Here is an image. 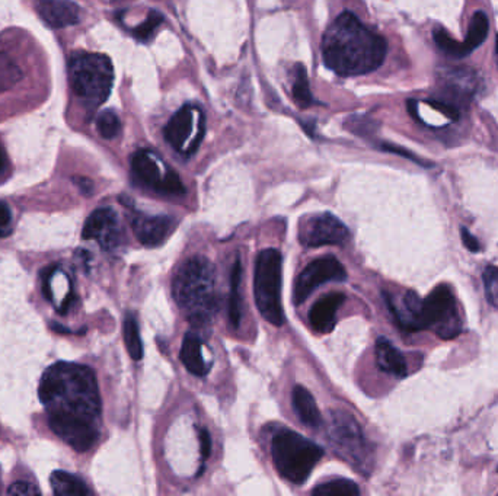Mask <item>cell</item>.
Masks as SVG:
<instances>
[{
	"label": "cell",
	"mask_w": 498,
	"mask_h": 496,
	"mask_svg": "<svg viewBox=\"0 0 498 496\" xmlns=\"http://www.w3.org/2000/svg\"><path fill=\"white\" fill-rule=\"evenodd\" d=\"M75 182L85 195H89V194L92 193L94 186H92V182L87 179V178H75Z\"/></svg>",
	"instance_id": "38"
},
{
	"label": "cell",
	"mask_w": 498,
	"mask_h": 496,
	"mask_svg": "<svg viewBox=\"0 0 498 496\" xmlns=\"http://www.w3.org/2000/svg\"><path fill=\"white\" fill-rule=\"evenodd\" d=\"M461 233H462L463 244L469 249L470 252H479V251H481V244H479V242L477 241V237L470 235L468 228L462 227Z\"/></svg>",
	"instance_id": "37"
},
{
	"label": "cell",
	"mask_w": 498,
	"mask_h": 496,
	"mask_svg": "<svg viewBox=\"0 0 498 496\" xmlns=\"http://www.w3.org/2000/svg\"><path fill=\"white\" fill-rule=\"evenodd\" d=\"M382 150H386V152H391V153L400 154V156L410 159V161H415V163H419V165L421 166H431V163L421 161V159L414 156L411 152H408V150L405 149H401V147L398 146H392V145H384V146H382Z\"/></svg>",
	"instance_id": "35"
},
{
	"label": "cell",
	"mask_w": 498,
	"mask_h": 496,
	"mask_svg": "<svg viewBox=\"0 0 498 496\" xmlns=\"http://www.w3.org/2000/svg\"><path fill=\"white\" fill-rule=\"evenodd\" d=\"M433 37H435L436 44L440 48V52L444 53L449 57H453V59L467 57L468 53L463 47V43H459V41L451 38V36L443 28H436Z\"/></svg>",
	"instance_id": "28"
},
{
	"label": "cell",
	"mask_w": 498,
	"mask_h": 496,
	"mask_svg": "<svg viewBox=\"0 0 498 496\" xmlns=\"http://www.w3.org/2000/svg\"><path fill=\"white\" fill-rule=\"evenodd\" d=\"M37 13L52 28H68L80 22V8L73 0H36Z\"/></svg>",
	"instance_id": "14"
},
{
	"label": "cell",
	"mask_w": 498,
	"mask_h": 496,
	"mask_svg": "<svg viewBox=\"0 0 498 496\" xmlns=\"http://www.w3.org/2000/svg\"><path fill=\"white\" fill-rule=\"evenodd\" d=\"M71 91L89 107L107 101L114 82V68L107 55L98 53H75L69 62Z\"/></svg>",
	"instance_id": "4"
},
{
	"label": "cell",
	"mask_w": 498,
	"mask_h": 496,
	"mask_svg": "<svg viewBox=\"0 0 498 496\" xmlns=\"http://www.w3.org/2000/svg\"><path fill=\"white\" fill-rule=\"evenodd\" d=\"M293 408L304 426L318 428L322 424L317 401L306 387L295 386L292 393Z\"/></svg>",
	"instance_id": "20"
},
{
	"label": "cell",
	"mask_w": 498,
	"mask_h": 496,
	"mask_svg": "<svg viewBox=\"0 0 498 496\" xmlns=\"http://www.w3.org/2000/svg\"><path fill=\"white\" fill-rule=\"evenodd\" d=\"M347 278V271L336 256H322L301 272L295 284L293 302L302 304L320 285L325 283H341Z\"/></svg>",
	"instance_id": "9"
},
{
	"label": "cell",
	"mask_w": 498,
	"mask_h": 496,
	"mask_svg": "<svg viewBox=\"0 0 498 496\" xmlns=\"http://www.w3.org/2000/svg\"><path fill=\"white\" fill-rule=\"evenodd\" d=\"M124 343L131 359L140 361L143 357V343L140 338V329H138L137 320L135 316L127 315L124 319Z\"/></svg>",
	"instance_id": "24"
},
{
	"label": "cell",
	"mask_w": 498,
	"mask_h": 496,
	"mask_svg": "<svg viewBox=\"0 0 498 496\" xmlns=\"http://www.w3.org/2000/svg\"><path fill=\"white\" fill-rule=\"evenodd\" d=\"M345 295L343 293H331L324 295L313 304L309 311V323L313 331L320 334H328L336 327V311L344 303Z\"/></svg>",
	"instance_id": "15"
},
{
	"label": "cell",
	"mask_w": 498,
	"mask_h": 496,
	"mask_svg": "<svg viewBox=\"0 0 498 496\" xmlns=\"http://www.w3.org/2000/svg\"><path fill=\"white\" fill-rule=\"evenodd\" d=\"M96 128H98L101 137L112 140L121 131V121H120L119 115L115 114L114 111H104L96 120Z\"/></svg>",
	"instance_id": "29"
},
{
	"label": "cell",
	"mask_w": 498,
	"mask_h": 496,
	"mask_svg": "<svg viewBox=\"0 0 498 496\" xmlns=\"http://www.w3.org/2000/svg\"><path fill=\"white\" fill-rule=\"evenodd\" d=\"M12 213L8 205L0 203V237H6L12 233Z\"/></svg>",
	"instance_id": "33"
},
{
	"label": "cell",
	"mask_w": 498,
	"mask_h": 496,
	"mask_svg": "<svg viewBox=\"0 0 498 496\" xmlns=\"http://www.w3.org/2000/svg\"><path fill=\"white\" fill-rule=\"evenodd\" d=\"M40 401L53 433L83 453L95 445L101 426V396L94 371L73 362H57L41 378Z\"/></svg>",
	"instance_id": "1"
},
{
	"label": "cell",
	"mask_w": 498,
	"mask_h": 496,
	"mask_svg": "<svg viewBox=\"0 0 498 496\" xmlns=\"http://www.w3.org/2000/svg\"><path fill=\"white\" fill-rule=\"evenodd\" d=\"M6 166H8V159H6L4 147L0 145V175L4 174V170H6Z\"/></svg>",
	"instance_id": "39"
},
{
	"label": "cell",
	"mask_w": 498,
	"mask_h": 496,
	"mask_svg": "<svg viewBox=\"0 0 498 496\" xmlns=\"http://www.w3.org/2000/svg\"><path fill=\"white\" fill-rule=\"evenodd\" d=\"M325 429L329 444L341 459H344L363 475L370 472L373 463L372 450L369 447L356 417L343 410H332Z\"/></svg>",
	"instance_id": "6"
},
{
	"label": "cell",
	"mask_w": 498,
	"mask_h": 496,
	"mask_svg": "<svg viewBox=\"0 0 498 496\" xmlns=\"http://www.w3.org/2000/svg\"><path fill=\"white\" fill-rule=\"evenodd\" d=\"M172 293L190 322L197 327L209 323L219 309L213 264L204 256L186 260L175 274Z\"/></svg>",
	"instance_id": "3"
},
{
	"label": "cell",
	"mask_w": 498,
	"mask_h": 496,
	"mask_svg": "<svg viewBox=\"0 0 498 496\" xmlns=\"http://www.w3.org/2000/svg\"><path fill=\"white\" fill-rule=\"evenodd\" d=\"M163 16L159 12H151V15L147 16V20L143 22L142 25H138L136 28L133 34H135L136 38L140 41H147L152 38L154 32L156 31V28L162 24Z\"/></svg>",
	"instance_id": "31"
},
{
	"label": "cell",
	"mask_w": 498,
	"mask_h": 496,
	"mask_svg": "<svg viewBox=\"0 0 498 496\" xmlns=\"http://www.w3.org/2000/svg\"><path fill=\"white\" fill-rule=\"evenodd\" d=\"M186 193L181 178L175 174L174 170H168L165 175V184H163V194L170 195H182Z\"/></svg>",
	"instance_id": "32"
},
{
	"label": "cell",
	"mask_w": 498,
	"mask_h": 496,
	"mask_svg": "<svg viewBox=\"0 0 498 496\" xmlns=\"http://www.w3.org/2000/svg\"><path fill=\"white\" fill-rule=\"evenodd\" d=\"M293 98L301 108H308L312 105L313 96L309 87L308 75L302 64H296L295 68V80H293Z\"/></svg>",
	"instance_id": "26"
},
{
	"label": "cell",
	"mask_w": 498,
	"mask_h": 496,
	"mask_svg": "<svg viewBox=\"0 0 498 496\" xmlns=\"http://www.w3.org/2000/svg\"><path fill=\"white\" fill-rule=\"evenodd\" d=\"M426 329L431 327L442 339H453L462 331L456 300L447 285H437L424 300Z\"/></svg>",
	"instance_id": "8"
},
{
	"label": "cell",
	"mask_w": 498,
	"mask_h": 496,
	"mask_svg": "<svg viewBox=\"0 0 498 496\" xmlns=\"http://www.w3.org/2000/svg\"><path fill=\"white\" fill-rule=\"evenodd\" d=\"M242 264L239 256L235 260L234 269L230 272V292H229V320L230 325L237 329L242 319Z\"/></svg>",
	"instance_id": "22"
},
{
	"label": "cell",
	"mask_w": 498,
	"mask_h": 496,
	"mask_svg": "<svg viewBox=\"0 0 498 496\" xmlns=\"http://www.w3.org/2000/svg\"><path fill=\"white\" fill-rule=\"evenodd\" d=\"M495 55H497V66H498V40H497V53H495Z\"/></svg>",
	"instance_id": "40"
},
{
	"label": "cell",
	"mask_w": 498,
	"mask_h": 496,
	"mask_svg": "<svg viewBox=\"0 0 498 496\" xmlns=\"http://www.w3.org/2000/svg\"><path fill=\"white\" fill-rule=\"evenodd\" d=\"M200 453H202L203 460H206L207 457L212 453V438L207 429H200Z\"/></svg>",
	"instance_id": "36"
},
{
	"label": "cell",
	"mask_w": 498,
	"mask_h": 496,
	"mask_svg": "<svg viewBox=\"0 0 498 496\" xmlns=\"http://www.w3.org/2000/svg\"><path fill=\"white\" fill-rule=\"evenodd\" d=\"M53 492L59 496H87L91 495V491L87 484L80 481L79 477L68 472H53L50 477Z\"/></svg>",
	"instance_id": "21"
},
{
	"label": "cell",
	"mask_w": 498,
	"mask_h": 496,
	"mask_svg": "<svg viewBox=\"0 0 498 496\" xmlns=\"http://www.w3.org/2000/svg\"><path fill=\"white\" fill-rule=\"evenodd\" d=\"M181 361L191 375L204 377L209 373V364L203 357V343L195 334H187L182 341Z\"/></svg>",
	"instance_id": "19"
},
{
	"label": "cell",
	"mask_w": 498,
	"mask_h": 496,
	"mask_svg": "<svg viewBox=\"0 0 498 496\" xmlns=\"http://www.w3.org/2000/svg\"><path fill=\"white\" fill-rule=\"evenodd\" d=\"M483 278L486 300L493 308L498 309V267H486Z\"/></svg>",
	"instance_id": "30"
},
{
	"label": "cell",
	"mask_w": 498,
	"mask_h": 496,
	"mask_svg": "<svg viewBox=\"0 0 498 496\" xmlns=\"http://www.w3.org/2000/svg\"><path fill=\"white\" fill-rule=\"evenodd\" d=\"M386 41L370 31L352 12L341 13L322 38V57L340 76L368 75L386 57Z\"/></svg>",
	"instance_id": "2"
},
{
	"label": "cell",
	"mask_w": 498,
	"mask_h": 496,
	"mask_svg": "<svg viewBox=\"0 0 498 496\" xmlns=\"http://www.w3.org/2000/svg\"><path fill=\"white\" fill-rule=\"evenodd\" d=\"M178 220L170 216H137L133 220V232L140 244L149 248L162 244L174 233Z\"/></svg>",
	"instance_id": "12"
},
{
	"label": "cell",
	"mask_w": 498,
	"mask_h": 496,
	"mask_svg": "<svg viewBox=\"0 0 498 496\" xmlns=\"http://www.w3.org/2000/svg\"><path fill=\"white\" fill-rule=\"evenodd\" d=\"M281 269L283 258L277 249H265L258 253L253 277L255 303L262 318L276 327L285 322L281 306Z\"/></svg>",
	"instance_id": "7"
},
{
	"label": "cell",
	"mask_w": 498,
	"mask_h": 496,
	"mask_svg": "<svg viewBox=\"0 0 498 496\" xmlns=\"http://www.w3.org/2000/svg\"><path fill=\"white\" fill-rule=\"evenodd\" d=\"M22 79V70L6 53H0V92H8Z\"/></svg>",
	"instance_id": "25"
},
{
	"label": "cell",
	"mask_w": 498,
	"mask_h": 496,
	"mask_svg": "<svg viewBox=\"0 0 498 496\" xmlns=\"http://www.w3.org/2000/svg\"><path fill=\"white\" fill-rule=\"evenodd\" d=\"M347 226L329 213L306 217L299 226V241L306 248L343 244L348 241Z\"/></svg>",
	"instance_id": "10"
},
{
	"label": "cell",
	"mask_w": 498,
	"mask_h": 496,
	"mask_svg": "<svg viewBox=\"0 0 498 496\" xmlns=\"http://www.w3.org/2000/svg\"><path fill=\"white\" fill-rule=\"evenodd\" d=\"M83 239H94L105 251H112L121 242V226L114 210L98 209L87 217L83 226Z\"/></svg>",
	"instance_id": "11"
},
{
	"label": "cell",
	"mask_w": 498,
	"mask_h": 496,
	"mask_svg": "<svg viewBox=\"0 0 498 496\" xmlns=\"http://www.w3.org/2000/svg\"><path fill=\"white\" fill-rule=\"evenodd\" d=\"M8 493H11V495H40L41 491L34 484H28V482H15L9 488Z\"/></svg>",
	"instance_id": "34"
},
{
	"label": "cell",
	"mask_w": 498,
	"mask_h": 496,
	"mask_svg": "<svg viewBox=\"0 0 498 496\" xmlns=\"http://www.w3.org/2000/svg\"><path fill=\"white\" fill-rule=\"evenodd\" d=\"M488 29H490V24H488V18H486V13L483 11L475 12L472 21H470L469 28H468L467 40L463 41V47L467 50L468 55L486 41Z\"/></svg>",
	"instance_id": "23"
},
{
	"label": "cell",
	"mask_w": 498,
	"mask_h": 496,
	"mask_svg": "<svg viewBox=\"0 0 498 496\" xmlns=\"http://www.w3.org/2000/svg\"><path fill=\"white\" fill-rule=\"evenodd\" d=\"M194 122V108L191 105H186L170 119V121L165 127L166 142L175 150H182L187 140L190 138L191 131H193Z\"/></svg>",
	"instance_id": "18"
},
{
	"label": "cell",
	"mask_w": 498,
	"mask_h": 496,
	"mask_svg": "<svg viewBox=\"0 0 498 496\" xmlns=\"http://www.w3.org/2000/svg\"><path fill=\"white\" fill-rule=\"evenodd\" d=\"M271 456L281 476L293 484H301L308 481L324 456V450L301 434L283 429L273 438Z\"/></svg>",
	"instance_id": "5"
},
{
	"label": "cell",
	"mask_w": 498,
	"mask_h": 496,
	"mask_svg": "<svg viewBox=\"0 0 498 496\" xmlns=\"http://www.w3.org/2000/svg\"><path fill=\"white\" fill-rule=\"evenodd\" d=\"M376 362L387 375L403 377L408 373L407 360L398 348L386 338L376 341Z\"/></svg>",
	"instance_id": "17"
},
{
	"label": "cell",
	"mask_w": 498,
	"mask_h": 496,
	"mask_svg": "<svg viewBox=\"0 0 498 496\" xmlns=\"http://www.w3.org/2000/svg\"><path fill=\"white\" fill-rule=\"evenodd\" d=\"M131 174L140 186L163 194L166 174L162 175L158 161L146 150H138L131 156Z\"/></svg>",
	"instance_id": "16"
},
{
	"label": "cell",
	"mask_w": 498,
	"mask_h": 496,
	"mask_svg": "<svg viewBox=\"0 0 498 496\" xmlns=\"http://www.w3.org/2000/svg\"><path fill=\"white\" fill-rule=\"evenodd\" d=\"M317 496H357L360 493L359 486L354 482L347 479H336L320 484L312 491Z\"/></svg>",
	"instance_id": "27"
},
{
	"label": "cell",
	"mask_w": 498,
	"mask_h": 496,
	"mask_svg": "<svg viewBox=\"0 0 498 496\" xmlns=\"http://www.w3.org/2000/svg\"><path fill=\"white\" fill-rule=\"evenodd\" d=\"M386 295V303L395 316L396 322L407 331H423L426 329L424 322V300L414 292H407L400 300Z\"/></svg>",
	"instance_id": "13"
}]
</instances>
